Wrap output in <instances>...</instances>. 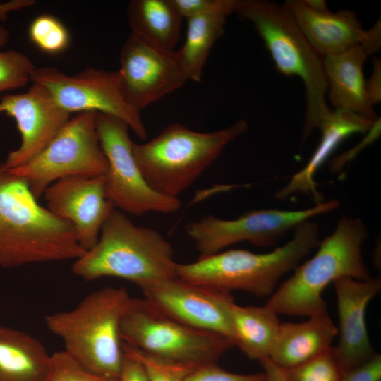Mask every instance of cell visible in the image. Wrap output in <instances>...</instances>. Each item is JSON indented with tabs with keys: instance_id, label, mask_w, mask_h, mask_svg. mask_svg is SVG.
<instances>
[{
	"instance_id": "obj_1",
	"label": "cell",
	"mask_w": 381,
	"mask_h": 381,
	"mask_svg": "<svg viewBox=\"0 0 381 381\" xmlns=\"http://www.w3.org/2000/svg\"><path fill=\"white\" fill-rule=\"evenodd\" d=\"M28 182L0 163V267L76 260L73 226L41 206Z\"/></svg>"
},
{
	"instance_id": "obj_2",
	"label": "cell",
	"mask_w": 381,
	"mask_h": 381,
	"mask_svg": "<svg viewBox=\"0 0 381 381\" xmlns=\"http://www.w3.org/2000/svg\"><path fill=\"white\" fill-rule=\"evenodd\" d=\"M368 236L361 219L341 217L333 232L320 241L316 253L294 269L265 306L277 314L311 317L327 313L322 294L329 284L341 278H372L361 251Z\"/></svg>"
},
{
	"instance_id": "obj_3",
	"label": "cell",
	"mask_w": 381,
	"mask_h": 381,
	"mask_svg": "<svg viewBox=\"0 0 381 381\" xmlns=\"http://www.w3.org/2000/svg\"><path fill=\"white\" fill-rule=\"evenodd\" d=\"M320 243L317 223L306 221L285 244L265 253L232 249L178 263L176 277L195 284L229 293L242 290L258 296L272 293L281 277L294 270Z\"/></svg>"
},
{
	"instance_id": "obj_4",
	"label": "cell",
	"mask_w": 381,
	"mask_h": 381,
	"mask_svg": "<svg viewBox=\"0 0 381 381\" xmlns=\"http://www.w3.org/2000/svg\"><path fill=\"white\" fill-rule=\"evenodd\" d=\"M234 12L253 25L277 70L303 82L306 109L302 139L305 141L332 109L326 100L328 86L322 57L312 47L284 3L238 0Z\"/></svg>"
},
{
	"instance_id": "obj_5",
	"label": "cell",
	"mask_w": 381,
	"mask_h": 381,
	"mask_svg": "<svg viewBox=\"0 0 381 381\" xmlns=\"http://www.w3.org/2000/svg\"><path fill=\"white\" fill-rule=\"evenodd\" d=\"M174 254L172 245L159 231L134 224L114 208L97 243L75 260L72 272L87 281L112 277L139 286L176 277Z\"/></svg>"
},
{
	"instance_id": "obj_6",
	"label": "cell",
	"mask_w": 381,
	"mask_h": 381,
	"mask_svg": "<svg viewBox=\"0 0 381 381\" xmlns=\"http://www.w3.org/2000/svg\"><path fill=\"white\" fill-rule=\"evenodd\" d=\"M130 297L123 287H104L70 310L47 315L45 323L83 367L117 380L123 358L121 319Z\"/></svg>"
},
{
	"instance_id": "obj_7",
	"label": "cell",
	"mask_w": 381,
	"mask_h": 381,
	"mask_svg": "<svg viewBox=\"0 0 381 381\" xmlns=\"http://www.w3.org/2000/svg\"><path fill=\"white\" fill-rule=\"evenodd\" d=\"M248 127L246 121L240 120L220 130L199 132L173 123L149 141L133 142V153L155 191L179 198Z\"/></svg>"
},
{
	"instance_id": "obj_8",
	"label": "cell",
	"mask_w": 381,
	"mask_h": 381,
	"mask_svg": "<svg viewBox=\"0 0 381 381\" xmlns=\"http://www.w3.org/2000/svg\"><path fill=\"white\" fill-rule=\"evenodd\" d=\"M123 344L146 354L193 366L216 363L234 344L161 313L145 298L128 299L120 324Z\"/></svg>"
},
{
	"instance_id": "obj_9",
	"label": "cell",
	"mask_w": 381,
	"mask_h": 381,
	"mask_svg": "<svg viewBox=\"0 0 381 381\" xmlns=\"http://www.w3.org/2000/svg\"><path fill=\"white\" fill-rule=\"evenodd\" d=\"M96 114L85 111L71 117L39 155L27 164L9 171L28 182L36 198L61 179L104 176L108 163L96 130Z\"/></svg>"
},
{
	"instance_id": "obj_10",
	"label": "cell",
	"mask_w": 381,
	"mask_h": 381,
	"mask_svg": "<svg viewBox=\"0 0 381 381\" xmlns=\"http://www.w3.org/2000/svg\"><path fill=\"white\" fill-rule=\"evenodd\" d=\"M95 123L108 163L104 175V193L114 208L137 216L151 212H177L181 207L179 199L157 193L145 179L133 153L128 125L118 117L98 112Z\"/></svg>"
},
{
	"instance_id": "obj_11",
	"label": "cell",
	"mask_w": 381,
	"mask_h": 381,
	"mask_svg": "<svg viewBox=\"0 0 381 381\" xmlns=\"http://www.w3.org/2000/svg\"><path fill=\"white\" fill-rule=\"evenodd\" d=\"M339 206L337 200H330L298 210H253L233 219L207 215L190 222L185 230L200 256H207L241 242L260 247L273 246L303 222Z\"/></svg>"
},
{
	"instance_id": "obj_12",
	"label": "cell",
	"mask_w": 381,
	"mask_h": 381,
	"mask_svg": "<svg viewBox=\"0 0 381 381\" xmlns=\"http://www.w3.org/2000/svg\"><path fill=\"white\" fill-rule=\"evenodd\" d=\"M30 82L44 87L56 103L69 114L95 111L124 121L141 140L147 131L140 111L126 101L118 71L87 68L68 75L54 67L37 68Z\"/></svg>"
},
{
	"instance_id": "obj_13",
	"label": "cell",
	"mask_w": 381,
	"mask_h": 381,
	"mask_svg": "<svg viewBox=\"0 0 381 381\" xmlns=\"http://www.w3.org/2000/svg\"><path fill=\"white\" fill-rule=\"evenodd\" d=\"M118 73L126 101L138 111L188 81L176 51L155 47L132 34L121 49Z\"/></svg>"
},
{
	"instance_id": "obj_14",
	"label": "cell",
	"mask_w": 381,
	"mask_h": 381,
	"mask_svg": "<svg viewBox=\"0 0 381 381\" xmlns=\"http://www.w3.org/2000/svg\"><path fill=\"white\" fill-rule=\"evenodd\" d=\"M153 307L193 328L219 334L234 344L231 294L184 281L178 277L138 286Z\"/></svg>"
},
{
	"instance_id": "obj_15",
	"label": "cell",
	"mask_w": 381,
	"mask_h": 381,
	"mask_svg": "<svg viewBox=\"0 0 381 381\" xmlns=\"http://www.w3.org/2000/svg\"><path fill=\"white\" fill-rule=\"evenodd\" d=\"M14 119L20 133V146L8 152L7 169L21 167L39 155L71 119L42 85L32 83L25 92L6 94L0 99V114Z\"/></svg>"
},
{
	"instance_id": "obj_16",
	"label": "cell",
	"mask_w": 381,
	"mask_h": 381,
	"mask_svg": "<svg viewBox=\"0 0 381 381\" xmlns=\"http://www.w3.org/2000/svg\"><path fill=\"white\" fill-rule=\"evenodd\" d=\"M47 208L70 223L85 250L97 243L101 229L114 209L104 193V176H72L56 181L44 190Z\"/></svg>"
},
{
	"instance_id": "obj_17",
	"label": "cell",
	"mask_w": 381,
	"mask_h": 381,
	"mask_svg": "<svg viewBox=\"0 0 381 381\" xmlns=\"http://www.w3.org/2000/svg\"><path fill=\"white\" fill-rule=\"evenodd\" d=\"M339 318V342L334 348L343 371L370 359L376 352L369 340L365 310L381 289L380 278H341L334 282Z\"/></svg>"
},
{
	"instance_id": "obj_18",
	"label": "cell",
	"mask_w": 381,
	"mask_h": 381,
	"mask_svg": "<svg viewBox=\"0 0 381 381\" xmlns=\"http://www.w3.org/2000/svg\"><path fill=\"white\" fill-rule=\"evenodd\" d=\"M284 4L312 47L322 58L363 44L368 39V30L363 28L353 11L318 13L308 8L301 0H288Z\"/></svg>"
},
{
	"instance_id": "obj_19",
	"label": "cell",
	"mask_w": 381,
	"mask_h": 381,
	"mask_svg": "<svg viewBox=\"0 0 381 381\" xmlns=\"http://www.w3.org/2000/svg\"><path fill=\"white\" fill-rule=\"evenodd\" d=\"M375 121L348 110L332 109L318 126L321 138L312 157L274 197L285 200L294 193L302 192L310 195L315 204L322 202L323 197L318 190L314 179L316 172L344 139L355 133L365 134Z\"/></svg>"
},
{
	"instance_id": "obj_20",
	"label": "cell",
	"mask_w": 381,
	"mask_h": 381,
	"mask_svg": "<svg viewBox=\"0 0 381 381\" xmlns=\"http://www.w3.org/2000/svg\"><path fill=\"white\" fill-rule=\"evenodd\" d=\"M369 56L361 44L322 58L329 102L333 109H344L376 120L365 91L363 64Z\"/></svg>"
},
{
	"instance_id": "obj_21",
	"label": "cell",
	"mask_w": 381,
	"mask_h": 381,
	"mask_svg": "<svg viewBox=\"0 0 381 381\" xmlns=\"http://www.w3.org/2000/svg\"><path fill=\"white\" fill-rule=\"evenodd\" d=\"M337 327L328 313L299 323H280L269 359L282 369L301 365L329 350Z\"/></svg>"
},
{
	"instance_id": "obj_22",
	"label": "cell",
	"mask_w": 381,
	"mask_h": 381,
	"mask_svg": "<svg viewBox=\"0 0 381 381\" xmlns=\"http://www.w3.org/2000/svg\"><path fill=\"white\" fill-rule=\"evenodd\" d=\"M238 0H219L211 10L188 19L186 40L177 54L188 80L200 82L210 52L224 34Z\"/></svg>"
},
{
	"instance_id": "obj_23",
	"label": "cell",
	"mask_w": 381,
	"mask_h": 381,
	"mask_svg": "<svg viewBox=\"0 0 381 381\" xmlns=\"http://www.w3.org/2000/svg\"><path fill=\"white\" fill-rule=\"evenodd\" d=\"M50 359L37 339L0 325V381H44Z\"/></svg>"
},
{
	"instance_id": "obj_24",
	"label": "cell",
	"mask_w": 381,
	"mask_h": 381,
	"mask_svg": "<svg viewBox=\"0 0 381 381\" xmlns=\"http://www.w3.org/2000/svg\"><path fill=\"white\" fill-rule=\"evenodd\" d=\"M127 14L131 34L155 47L174 50L183 18L171 0H132Z\"/></svg>"
},
{
	"instance_id": "obj_25",
	"label": "cell",
	"mask_w": 381,
	"mask_h": 381,
	"mask_svg": "<svg viewBox=\"0 0 381 381\" xmlns=\"http://www.w3.org/2000/svg\"><path fill=\"white\" fill-rule=\"evenodd\" d=\"M229 313L234 345L250 359L260 361L268 358L281 323L278 314L265 305L241 306L234 301L230 303Z\"/></svg>"
},
{
	"instance_id": "obj_26",
	"label": "cell",
	"mask_w": 381,
	"mask_h": 381,
	"mask_svg": "<svg viewBox=\"0 0 381 381\" xmlns=\"http://www.w3.org/2000/svg\"><path fill=\"white\" fill-rule=\"evenodd\" d=\"M28 35L36 47L49 54L64 51L70 42L66 26L50 14H42L35 18L30 25Z\"/></svg>"
},
{
	"instance_id": "obj_27",
	"label": "cell",
	"mask_w": 381,
	"mask_h": 381,
	"mask_svg": "<svg viewBox=\"0 0 381 381\" xmlns=\"http://www.w3.org/2000/svg\"><path fill=\"white\" fill-rule=\"evenodd\" d=\"M283 370L288 381H338L344 372L332 346L301 365Z\"/></svg>"
},
{
	"instance_id": "obj_28",
	"label": "cell",
	"mask_w": 381,
	"mask_h": 381,
	"mask_svg": "<svg viewBox=\"0 0 381 381\" xmlns=\"http://www.w3.org/2000/svg\"><path fill=\"white\" fill-rule=\"evenodd\" d=\"M35 68L25 54L13 49L0 51V93L26 85Z\"/></svg>"
},
{
	"instance_id": "obj_29",
	"label": "cell",
	"mask_w": 381,
	"mask_h": 381,
	"mask_svg": "<svg viewBox=\"0 0 381 381\" xmlns=\"http://www.w3.org/2000/svg\"><path fill=\"white\" fill-rule=\"evenodd\" d=\"M123 351L143 365L149 381H185L196 366L171 362L146 354L122 342Z\"/></svg>"
},
{
	"instance_id": "obj_30",
	"label": "cell",
	"mask_w": 381,
	"mask_h": 381,
	"mask_svg": "<svg viewBox=\"0 0 381 381\" xmlns=\"http://www.w3.org/2000/svg\"><path fill=\"white\" fill-rule=\"evenodd\" d=\"M44 381H117L95 374L78 363L66 351L51 355Z\"/></svg>"
},
{
	"instance_id": "obj_31",
	"label": "cell",
	"mask_w": 381,
	"mask_h": 381,
	"mask_svg": "<svg viewBox=\"0 0 381 381\" xmlns=\"http://www.w3.org/2000/svg\"><path fill=\"white\" fill-rule=\"evenodd\" d=\"M265 373L236 374L226 371L216 363L196 366L188 375L185 381H265Z\"/></svg>"
},
{
	"instance_id": "obj_32",
	"label": "cell",
	"mask_w": 381,
	"mask_h": 381,
	"mask_svg": "<svg viewBox=\"0 0 381 381\" xmlns=\"http://www.w3.org/2000/svg\"><path fill=\"white\" fill-rule=\"evenodd\" d=\"M381 356L375 353L368 361L344 370L338 381H380Z\"/></svg>"
},
{
	"instance_id": "obj_33",
	"label": "cell",
	"mask_w": 381,
	"mask_h": 381,
	"mask_svg": "<svg viewBox=\"0 0 381 381\" xmlns=\"http://www.w3.org/2000/svg\"><path fill=\"white\" fill-rule=\"evenodd\" d=\"M381 121L379 116L374 122L370 129L365 133L362 140L351 150L336 157L331 163L332 172L340 171L343 167L353 159L363 148L375 142L380 135Z\"/></svg>"
},
{
	"instance_id": "obj_34",
	"label": "cell",
	"mask_w": 381,
	"mask_h": 381,
	"mask_svg": "<svg viewBox=\"0 0 381 381\" xmlns=\"http://www.w3.org/2000/svg\"><path fill=\"white\" fill-rule=\"evenodd\" d=\"M182 18L186 20L213 8L219 0H171Z\"/></svg>"
},
{
	"instance_id": "obj_35",
	"label": "cell",
	"mask_w": 381,
	"mask_h": 381,
	"mask_svg": "<svg viewBox=\"0 0 381 381\" xmlns=\"http://www.w3.org/2000/svg\"><path fill=\"white\" fill-rule=\"evenodd\" d=\"M117 381H149L143 365L123 352V358Z\"/></svg>"
},
{
	"instance_id": "obj_36",
	"label": "cell",
	"mask_w": 381,
	"mask_h": 381,
	"mask_svg": "<svg viewBox=\"0 0 381 381\" xmlns=\"http://www.w3.org/2000/svg\"><path fill=\"white\" fill-rule=\"evenodd\" d=\"M365 91L372 106L381 100V62L378 59L373 61V69L370 77L365 80Z\"/></svg>"
},
{
	"instance_id": "obj_37",
	"label": "cell",
	"mask_w": 381,
	"mask_h": 381,
	"mask_svg": "<svg viewBox=\"0 0 381 381\" xmlns=\"http://www.w3.org/2000/svg\"><path fill=\"white\" fill-rule=\"evenodd\" d=\"M368 39L361 44L369 55L377 52L381 47V24L380 20L369 30Z\"/></svg>"
},
{
	"instance_id": "obj_38",
	"label": "cell",
	"mask_w": 381,
	"mask_h": 381,
	"mask_svg": "<svg viewBox=\"0 0 381 381\" xmlns=\"http://www.w3.org/2000/svg\"><path fill=\"white\" fill-rule=\"evenodd\" d=\"M35 4L34 0H11L4 3L0 1V20H6L11 12L32 6Z\"/></svg>"
},
{
	"instance_id": "obj_39",
	"label": "cell",
	"mask_w": 381,
	"mask_h": 381,
	"mask_svg": "<svg viewBox=\"0 0 381 381\" xmlns=\"http://www.w3.org/2000/svg\"><path fill=\"white\" fill-rule=\"evenodd\" d=\"M264 369L265 381H288L284 370L270 359L265 358L260 361Z\"/></svg>"
},
{
	"instance_id": "obj_40",
	"label": "cell",
	"mask_w": 381,
	"mask_h": 381,
	"mask_svg": "<svg viewBox=\"0 0 381 381\" xmlns=\"http://www.w3.org/2000/svg\"><path fill=\"white\" fill-rule=\"evenodd\" d=\"M305 6L310 10L318 12L325 13L329 11L327 3L324 0H301Z\"/></svg>"
},
{
	"instance_id": "obj_41",
	"label": "cell",
	"mask_w": 381,
	"mask_h": 381,
	"mask_svg": "<svg viewBox=\"0 0 381 381\" xmlns=\"http://www.w3.org/2000/svg\"><path fill=\"white\" fill-rule=\"evenodd\" d=\"M9 38V31L1 24V21L0 20V49L6 46Z\"/></svg>"
}]
</instances>
